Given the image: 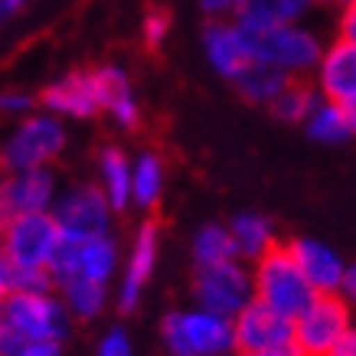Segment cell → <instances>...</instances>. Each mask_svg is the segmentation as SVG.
Returning a JSON list of instances; mask_svg holds the SVG:
<instances>
[{"mask_svg":"<svg viewBox=\"0 0 356 356\" xmlns=\"http://www.w3.org/2000/svg\"><path fill=\"white\" fill-rule=\"evenodd\" d=\"M161 340L167 356H236V327L232 317L213 314L206 307L170 311L161 324Z\"/></svg>","mask_w":356,"mask_h":356,"instance_id":"6da1fadb","label":"cell"},{"mask_svg":"<svg viewBox=\"0 0 356 356\" xmlns=\"http://www.w3.org/2000/svg\"><path fill=\"white\" fill-rule=\"evenodd\" d=\"M238 26L245 33L252 59L278 65L288 76H304V72L317 69L321 56H324L321 40L311 30L298 26V23H275V26H245V23H238Z\"/></svg>","mask_w":356,"mask_h":356,"instance_id":"7a4b0ae2","label":"cell"},{"mask_svg":"<svg viewBox=\"0 0 356 356\" xmlns=\"http://www.w3.org/2000/svg\"><path fill=\"white\" fill-rule=\"evenodd\" d=\"M252 275H255V298L291 321L317 298L314 284L307 281L301 265L294 261L288 245H275L268 255H261Z\"/></svg>","mask_w":356,"mask_h":356,"instance_id":"3957f363","label":"cell"},{"mask_svg":"<svg viewBox=\"0 0 356 356\" xmlns=\"http://www.w3.org/2000/svg\"><path fill=\"white\" fill-rule=\"evenodd\" d=\"M193 301L222 317H236L242 307L255 301V275L242 259L196 265L193 271Z\"/></svg>","mask_w":356,"mask_h":356,"instance_id":"277c9868","label":"cell"},{"mask_svg":"<svg viewBox=\"0 0 356 356\" xmlns=\"http://www.w3.org/2000/svg\"><path fill=\"white\" fill-rule=\"evenodd\" d=\"M65 147V128L59 115H26L17 124L7 144L0 147V170H30V167H49Z\"/></svg>","mask_w":356,"mask_h":356,"instance_id":"5b68a950","label":"cell"},{"mask_svg":"<svg viewBox=\"0 0 356 356\" xmlns=\"http://www.w3.org/2000/svg\"><path fill=\"white\" fill-rule=\"evenodd\" d=\"M353 327V304L343 294H317L298 317H294V340L304 356H330L340 337Z\"/></svg>","mask_w":356,"mask_h":356,"instance_id":"8992f818","label":"cell"},{"mask_svg":"<svg viewBox=\"0 0 356 356\" xmlns=\"http://www.w3.org/2000/svg\"><path fill=\"white\" fill-rule=\"evenodd\" d=\"M3 321L30 340H65L72 327V311L63 294L53 291H10L3 301Z\"/></svg>","mask_w":356,"mask_h":356,"instance_id":"52a82bcc","label":"cell"},{"mask_svg":"<svg viewBox=\"0 0 356 356\" xmlns=\"http://www.w3.org/2000/svg\"><path fill=\"white\" fill-rule=\"evenodd\" d=\"M111 213H115V206L98 184H79L59 193L53 203V219L59 232L65 238H76V242L108 236Z\"/></svg>","mask_w":356,"mask_h":356,"instance_id":"ba28073f","label":"cell"},{"mask_svg":"<svg viewBox=\"0 0 356 356\" xmlns=\"http://www.w3.org/2000/svg\"><path fill=\"white\" fill-rule=\"evenodd\" d=\"M59 238H63V232L56 226L53 209L23 213V216L3 219L0 252L7 261H17V265H49Z\"/></svg>","mask_w":356,"mask_h":356,"instance_id":"9c48e42d","label":"cell"},{"mask_svg":"<svg viewBox=\"0 0 356 356\" xmlns=\"http://www.w3.org/2000/svg\"><path fill=\"white\" fill-rule=\"evenodd\" d=\"M56 173L49 167L30 170H3L0 177V216H23V213H46L56 203Z\"/></svg>","mask_w":356,"mask_h":356,"instance_id":"30bf717a","label":"cell"},{"mask_svg":"<svg viewBox=\"0 0 356 356\" xmlns=\"http://www.w3.org/2000/svg\"><path fill=\"white\" fill-rule=\"evenodd\" d=\"M232 327H236V346L245 353H265V350H275V346L294 340L291 317L278 314L259 298L232 317Z\"/></svg>","mask_w":356,"mask_h":356,"instance_id":"8fae6325","label":"cell"},{"mask_svg":"<svg viewBox=\"0 0 356 356\" xmlns=\"http://www.w3.org/2000/svg\"><path fill=\"white\" fill-rule=\"evenodd\" d=\"M157 252H161V222L157 219H144L138 232H134V238H131V252L118 284V307L124 314L138 307L144 284L151 281L154 265H157Z\"/></svg>","mask_w":356,"mask_h":356,"instance_id":"7c38bea8","label":"cell"},{"mask_svg":"<svg viewBox=\"0 0 356 356\" xmlns=\"http://www.w3.org/2000/svg\"><path fill=\"white\" fill-rule=\"evenodd\" d=\"M40 105L59 118H92L102 111L95 69H79L69 76L56 79L40 92Z\"/></svg>","mask_w":356,"mask_h":356,"instance_id":"4fadbf2b","label":"cell"},{"mask_svg":"<svg viewBox=\"0 0 356 356\" xmlns=\"http://www.w3.org/2000/svg\"><path fill=\"white\" fill-rule=\"evenodd\" d=\"M203 49L209 65L222 79H232L252 63V49L245 43V33L236 20H209L203 30Z\"/></svg>","mask_w":356,"mask_h":356,"instance_id":"5bb4252c","label":"cell"},{"mask_svg":"<svg viewBox=\"0 0 356 356\" xmlns=\"http://www.w3.org/2000/svg\"><path fill=\"white\" fill-rule=\"evenodd\" d=\"M288 248H291L294 261L301 265V271L307 275V281L314 284L317 294H337L343 288L346 261L330 245H324L321 238H307V236L291 238Z\"/></svg>","mask_w":356,"mask_h":356,"instance_id":"9a60e30c","label":"cell"},{"mask_svg":"<svg viewBox=\"0 0 356 356\" xmlns=\"http://www.w3.org/2000/svg\"><path fill=\"white\" fill-rule=\"evenodd\" d=\"M314 72L321 95L346 105L350 98H356V43L337 36L330 46H324V56Z\"/></svg>","mask_w":356,"mask_h":356,"instance_id":"2e32d148","label":"cell"},{"mask_svg":"<svg viewBox=\"0 0 356 356\" xmlns=\"http://www.w3.org/2000/svg\"><path fill=\"white\" fill-rule=\"evenodd\" d=\"M98 79V95H102V111H108L115 124L121 128H138L140 124V108L138 98L131 92V79L121 65H98L95 69Z\"/></svg>","mask_w":356,"mask_h":356,"instance_id":"e0dca14e","label":"cell"},{"mask_svg":"<svg viewBox=\"0 0 356 356\" xmlns=\"http://www.w3.org/2000/svg\"><path fill=\"white\" fill-rule=\"evenodd\" d=\"M229 232H232V238H236L238 259L252 261V265L278 245L271 219H265L261 213H236V216L229 219Z\"/></svg>","mask_w":356,"mask_h":356,"instance_id":"ac0fdd59","label":"cell"},{"mask_svg":"<svg viewBox=\"0 0 356 356\" xmlns=\"http://www.w3.org/2000/svg\"><path fill=\"white\" fill-rule=\"evenodd\" d=\"M294 76H288L284 69L271 63H261V59H252V63L232 79V86L238 88V95L248 98V102H255V105H271L275 98L288 88Z\"/></svg>","mask_w":356,"mask_h":356,"instance_id":"d6986e66","label":"cell"},{"mask_svg":"<svg viewBox=\"0 0 356 356\" xmlns=\"http://www.w3.org/2000/svg\"><path fill=\"white\" fill-rule=\"evenodd\" d=\"M131 163L134 161H128V154L121 147L108 144V147L98 151V186L111 200L115 213L131 203Z\"/></svg>","mask_w":356,"mask_h":356,"instance_id":"ffe728a7","label":"cell"},{"mask_svg":"<svg viewBox=\"0 0 356 356\" xmlns=\"http://www.w3.org/2000/svg\"><path fill=\"white\" fill-rule=\"evenodd\" d=\"M163 196V161L161 154L144 151L131 163V203L140 209H154Z\"/></svg>","mask_w":356,"mask_h":356,"instance_id":"44dd1931","label":"cell"},{"mask_svg":"<svg viewBox=\"0 0 356 356\" xmlns=\"http://www.w3.org/2000/svg\"><path fill=\"white\" fill-rule=\"evenodd\" d=\"M304 128H307V138L317 140V144H343L346 138H353V124L346 118V105L330 102V98L317 102V108L307 115Z\"/></svg>","mask_w":356,"mask_h":356,"instance_id":"7402d4cb","label":"cell"},{"mask_svg":"<svg viewBox=\"0 0 356 356\" xmlns=\"http://www.w3.org/2000/svg\"><path fill=\"white\" fill-rule=\"evenodd\" d=\"M59 294H63L65 307L72 311V317H79V321H95L98 314L105 311V304H108V284L92 281L86 275L59 284Z\"/></svg>","mask_w":356,"mask_h":356,"instance_id":"603a6c76","label":"cell"},{"mask_svg":"<svg viewBox=\"0 0 356 356\" xmlns=\"http://www.w3.org/2000/svg\"><path fill=\"white\" fill-rule=\"evenodd\" d=\"M115 271H118V245H115V238L98 236L79 242V275L108 284Z\"/></svg>","mask_w":356,"mask_h":356,"instance_id":"cb8c5ba5","label":"cell"},{"mask_svg":"<svg viewBox=\"0 0 356 356\" xmlns=\"http://www.w3.org/2000/svg\"><path fill=\"white\" fill-rule=\"evenodd\" d=\"M314 0H248L236 20L245 26H275V23H298Z\"/></svg>","mask_w":356,"mask_h":356,"instance_id":"d4e9b609","label":"cell"},{"mask_svg":"<svg viewBox=\"0 0 356 356\" xmlns=\"http://www.w3.org/2000/svg\"><path fill=\"white\" fill-rule=\"evenodd\" d=\"M238 259L236 238L229 232V226L219 222H206L196 229L193 236V265H216V261Z\"/></svg>","mask_w":356,"mask_h":356,"instance_id":"484cf974","label":"cell"},{"mask_svg":"<svg viewBox=\"0 0 356 356\" xmlns=\"http://www.w3.org/2000/svg\"><path fill=\"white\" fill-rule=\"evenodd\" d=\"M321 88L317 86H304V82H288V88L281 92L275 102H271L268 108L275 118L281 121H307V115H311L314 108H317V102H321Z\"/></svg>","mask_w":356,"mask_h":356,"instance_id":"4316f807","label":"cell"},{"mask_svg":"<svg viewBox=\"0 0 356 356\" xmlns=\"http://www.w3.org/2000/svg\"><path fill=\"white\" fill-rule=\"evenodd\" d=\"M7 281H10V291H56V281L46 265L7 261Z\"/></svg>","mask_w":356,"mask_h":356,"instance_id":"83f0119b","label":"cell"},{"mask_svg":"<svg viewBox=\"0 0 356 356\" xmlns=\"http://www.w3.org/2000/svg\"><path fill=\"white\" fill-rule=\"evenodd\" d=\"M49 275H53V281H56V288L59 284H65V281H72V278H79V242L76 238H59V245H56V252H53V259H49Z\"/></svg>","mask_w":356,"mask_h":356,"instance_id":"f1b7e54d","label":"cell"},{"mask_svg":"<svg viewBox=\"0 0 356 356\" xmlns=\"http://www.w3.org/2000/svg\"><path fill=\"white\" fill-rule=\"evenodd\" d=\"M167 30H170V13L167 10H147L144 13L140 36H144V46H147V49H157V46L167 40Z\"/></svg>","mask_w":356,"mask_h":356,"instance_id":"f546056e","label":"cell"},{"mask_svg":"<svg viewBox=\"0 0 356 356\" xmlns=\"http://www.w3.org/2000/svg\"><path fill=\"white\" fill-rule=\"evenodd\" d=\"M95 356H134V346H131V337L124 334V327H111L108 334L98 340Z\"/></svg>","mask_w":356,"mask_h":356,"instance_id":"4dcf8cb0","label":"cell"},{"mask_svg":"<svg viewBox=\"0 0 356 356\" xmlns=\"http://www.w3.org/2000/svg\"><path fill=\"white\" fill-rule=\"evenodd\" d=\"M33 105H36V98L26 95V92H20V88H7V92H0V115L26 118Z\"/></svg>","mask_w":356,"mask_h":356,"instance_id":"1f68e13d","label":"cell"},{"mask_svg":"<svg viewBox=\"0 0 356 356\" xmlns=\"http://www.w3.org/2000/svg\"><path fill=\"white\" fill-rule=\"evenodd\" d=\"M26 343H30V337L20 334V330L13 324H7V321H0V356H23Z\"/></svg>","mask_w":356,"mask_h":356,"instance_id":"d6a6232c","label":"cell"},{"mask_svg":"<svg viewBox=\"0 0 356 356\" xmlns=\"http://www.w3.org/2000/svg\"><path fill=\"white\" fill-rule=\"evenodd\" d=\"M248 0H200V7L209 20H236Z\"/></svg>","mask_w":356,"mask_h":356,"instance_id":"836d02e7","label":"cell"},{"mask_svg":"<svg viewBox=\"0 0 356 356\" xmlns=\"http://www.w3.org/2000/svg\"><path fill=\"white\" fill-rule=\"evenodd\" d=\"M337 36H340V40L356 43V3H346V7H343L340 23H337Z\"/></svg>","mask_w":356,"mask_h":356,"instance_id":"e575fe53","label":"cell"},{"mask_svg":"<svg viewBox=\"0 0 356 356\" xmlns=\"http://www.w3.org/2000/svg\"><path fill=\"white\" fill-rule=\"evenodd\" d=\"M23 356H63V340H30Z\"/></svg>","mask_w":356,"mask_h":356,"instance_id":"d590c367","label":"cell"},{"mask_svg":"<svg viewBox=\"0 0 356 356\" xmlns=\"http://www.w3.org/2000/svg\"><path fill=\"white\" fill-rule=\"evenodd\" d=\"M330 356H356V324L340 337V343L330 350Z\"/></svg>","mask_w":356,"mask_h":356,"instance_id":"8d00e7d4","label":"cell"},{"mask_svg":"<svg viewBox=\"0 0 356 356\" xmlns=\"http://www.w3.org/2000/svg\"><path fill=\"white\" fill-rule=\"evenodd\" d=\"M340 294H343L346 301L356 307V261H353V265H346V278H343V288H340Z\"/></svg>","mask_w":356,"mask_h":356,"instance_id":"74e56055","label":"cell"},{"mask_svg":"<svg viewBox=\"0 0 356 356\" xmlns=\"http://www.w3.org/2000/svg\"><path fill=\"white\" fill-rule=\"evenodd\" d=\"M23 7H26V0H0V26H3L7 20H13Z\"/></svg>","mask_w":356,"mask_h":356,"instance_id":"f35d334b","label":"cell"},{"mask_svg":"<svg viewBox=\"0 0 356 356\" xmlns=\"http://www.w3.org/2000/svg\"><path fill=\"white\" fill-rule=\"evenodd\" d=\"M7 294H10V281H7V259H3V252H0V307L7 301Z\"/></svg>","mask_w":356,"mask_h":356,"instance_id":"ab89813d","label":"cell"},{"mask_svg":"<svg viewBox=\"0 0 356 356\" xmlns=\"http://www.w3.org/2000/svg\"><path fill=\"white\" fill-rule=\"evenodd\" d=\"M346 118H350V124H353V134H356V98H350V102H346Z\"/></svg>","mask_w":356,"mask_h":356,"instance_id":"60d3db41","label":"cell"},{"mask_svg":"<svg viewBox=\"0 0 356 356\" xmlns=\"http://www.w3.org/2000/svg\"><path fill=\"white\" fill-rule=\"evenodd\" d=\"M314 3H340V7H346V3H353V0H314Z\"/></svg>","mask_w":356,"mask_h":356,"instance_id":"b9f144b4","label":"cell"},{"mask_svg":"<svg viewBox=\"0 0 356 356\" xmlns=\"http://www.w3.org/2000/svg\"><path fill=\"white\" fill-rule=\"evenodd\" d=\"M236 356H271V353H245V350H238Z\"/></svg>","mask_w":356,"mask_h":356,"instance_id":"7bdbcfd3","label":"cell"},{"mask_svg":"<svg viewBox=\"0 0 356 356\" xmlns=\"http://www.w3.org/2000/svg\"><path fill=\"white\" fill-rule=\"evenodd\" d=\"M0 321H3V307H0Z\"/></svg>","mask_w":356,"mask_h":356,"instance_id":"ee69618b","label":"cell"},{"mask_svg":"<svg viewBox=\"0 0 356 356\" xmlns=\"http://www.w3.org/2000/svg\"><path fill=\"white\" fill-rule=\"evenodd\" d=\"M0 177H3V170H0Z\"/></svg>","mask_w":356,"mask_h":356,"instance_id":"f6af8a7d","label":"cell"},{"mask_svg":"<svg viewBox=\"0 0 356 356\" xmlns=\"http://www.w3.org/2000/svg\"><path fill=\"white\" fill-rule=\"evenodd\" d=\"M353 3H356V0H353Z\"/></svg>","mask_w":356,"mask_h":356,"instance_id":"bcb514c9","label":"cell"}]
</instances>
